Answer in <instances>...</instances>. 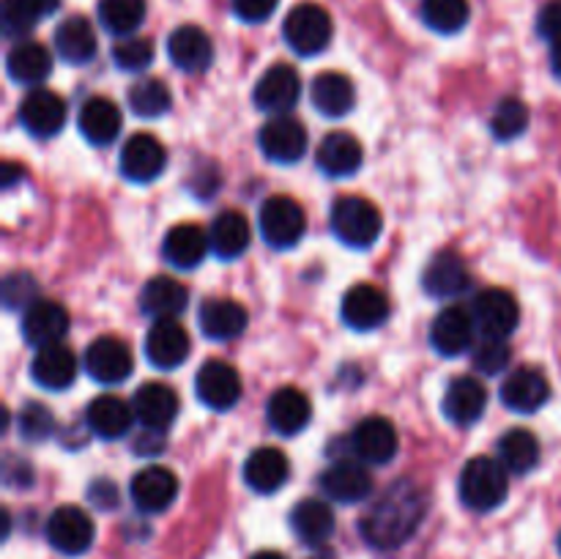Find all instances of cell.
<instances>
[{
	"mask_svg": "<svg viewBox=\"0 0 561 559\" xmlns=\"http://www.w3.org/2000/svg\"><path fill=\"white\" fill-rule=\"evenodd\" d=\"M537 33L548 42L561 38V0H551L548 5H542L540 16H537Z\"/></svg>",
	"mask_w": 561,
	"mask_h": 559,
	"instance_id": "cell-51",
	"label": "cell"
},
{
	"mask_svg": "<svg viewBox=\"0 0 561 559\" xmlns=\"http://www.w3.org/2000/svg\"><path fill=\"white\" fill-rule=\"evenodd\" d=\"M208 250H211V239H208L206 230L201 225H175V228L168 230L162 244V255L170 266L175 269H197L203 261H206Z\"/></svg>",
	"mask_w": 561,
	"mask_h": 559,
	"instance_id": "cell-27",
	"label": "cell"
},
{
	"mask_svg": "<svg viewBox=\"0 0 561 559\" xmlns=\"http://www.w3.org/2000/svg\"><path fill=\"white\" fill-rule=\"evenodd\" d=\"M126 99H129L131 113L140 115V118H159V115H164L173 107V93H170V88L162 80H153V77L135 82L129 88V93H126Z\"/></svg>",
	"mask_w": 561,
	"mask_h": 559,
	"instance_id": "cell-43",
	"label": "cell"
},
{
	"mask_svg": "<svg viewBox=\"0 0 561 559\" xmlns=\"http://www.w3.org/2000/svg\"><path fill=\"white\" fill-rule=\"evenodd\" d=\"M488 406V389L474 376H458L449 381L447 392H444L442 409L449 422L455 425H474Z\"/></svg>",
	"mask_w": 561,
	"mask_h": 559,
	"instance_id": "cell-28",
	"label": "cell"
},
{
	"mask_svg": "<svg viewBox=\"0 0 561 559\" xmlns=\"http://www.w3.org/2000/svg\"><path fill=\"white\" fill-rule=\"evenodd\" d=\"M250 559H285V557L279 551H257V554H252Z\"/></svg>",
	"mask_w": 561,
	"mask_h": 559,
	"instance_id": "cell-58",
	"label": "cell"
},
{
	"mask_svg": "<svg viewBox=\"0 0 561 559\" xmlns=\"http://www.w3.org/2000/svg\"><path fill=\"white\" fill-rule=\"evenodd\" d=\"M230 3H233V11L239 20L257 25V22H266L277 11L279 0H230Z\"/></svg>",
	"mask_w": 561,
	"mask_h": 559,
	"instance_id": "cell-50",
	"label": "cell"
},
{
	"mask_svg": "<svg viewBox=\"0 0 561 559\" xmlns=\"http://www.w3.org/2000/svg\"><path fill=\"white\" fill-rule=\"evenodd\" d=\"M142 20H146V0H99V22L113 36H131Z\"/></svg>",
	"mask_w": 561,
	"mask_h": 559,
	"instance_id": "cell-41",
	"label": "cell"
},
{
	"mask_svg": "<svg viewBox=\"0 0 561 559\" xmlns=\"http://www.w3.org/2000/svg\"><path fill=\"white\" fill-rule=\"evenodd\" d=\"M131 502L140 513L157 515L164 513L179 497V477L168 466H146L131 477Z\"/></svg>",
	"mask_w": 561,
	"mask_h": 559,
	"instance_id": "cell-15",
	"label": "cell"
},
{
	"mask_svg": "<svg viewBox=\"0 0 561 559\" xmlns=\"http://www.w3.org/2000/svg\"><path fill=\"white\" fill-rule=\"evenodd\" d=\"M5 71L20 85H38L53 71V55L38 42H16L5 55Z\"/></svg>",
	"mask_w": 561,
	"mask_h": 559,
	"instance_id": "cell-37",
	"label": "cell"
},
{
	"mask_svg": "<svg viewBox=\"0 0 561 559\" xmlns=\"http://www.w3.org/2000/svg\"><path fill=\"white\" fill-rule=\"evenodd\" d=\"M499 460L507 466L513 475H529L540 464V438L526 427H513L504 433L496 444Z\"/></svg>",
	"mask_w": 561,
	"mask_h": 559,
	"instance_id": "cell-40",
	"label": "cell"
},
{
	"mask_svg": "<svg viewBox=\"0 0 561 559\" xmlns=\"http://www.w3.org/2000/svg\"><path fill=\"white\" fill-rule=\"evenodd\" d=\"M340 316L356 332H370V329H378L389 318V299L376 285L359 283L345 290Z\"/></svg>",
	"mask_w": 561,
	"mask_h": 559,
	"instance_id": "cell-17",
	"label": "cell"
},
{
	"mask_svg": "<svg viewBox=\"0 0 561 559\" xmlns=\"http://www.w3.org/2000/svg\"><path fill=\"white\" fill-rule=\"evenodd\" d=\"M334 510L323 499H301L290 510V529L305 546H323L334 535Z\"/></svg>",
	"mask_w": 561,
	"mask_h": 559,
	"instance_id": "cell-34",
	"label": "cell"
},
{
	"mask_svg": "<svg viewBox=\"0 0 561 559\" xmlns=\"http://www.w3.org/2000/svg\"><path fill=\"white\" fill-rule=\"evenodd\" d=\"M118 164L126 181H131V184H151L168 168V151H164V146L157 137L135 135L121 148Z\"/></svg>",
	"mask_w": 561,
	"mask_h": 559,
	"instance_id": "cell-13",
	"label": "cell"
},
{
	"mask_svg": "<svg viewBox=\"0 0 561 559\" xmlns=\"http://www.w3.org/2000/svg\"><path fill=\"white\" fill-rule=\"evenodd\" d=\"M526 129H529V107L515 96L502 99V102L496 104V110H493V118H491L493 137L507 142L524 135Z\"/></svg>",
	"mask_w": 561,
	"mask_h": 559,
	"instance_id": "cell-44",
	"label": "cell"
},
{
	"mask_svg": "<svg viewBox=\"0 0 561 559\" xmlns=\"http://www.w3.org/2000/svg\"><path fill=\"white\" fill-rule=\"evenodd\" d=\"M190 332L175 318H157L146 334V356L159 370H175L190 360Z\"/></svg>",
	"mask_w": 561,
	"mask_h": 559,
	"instance_id": "cell-11",
	"label": "cell"
},
{
	"mask_svg": "<svg viewBox=\"0 0 561 559\" xmlns=\"http://www.w3.org/2000/svg\"><path fill=\"white\" fill-rule=\"evenodd\" d=\"M318 486H321L323 497L332 499V502L359 504L373 493V477L356 460H337L327 471H321Z\"/></svg>",
	"mask_w": 561,
	"mask_h": 559,
	"instance_id": "cell-18",
	"label": "cell"
},
{
	"mask_svg": "<svg viewBox=\"0 0 561 559\" xmlns=\"http://www.w3.org/2000/svg\"><path fill=\"white\" fill-rule=\"evenodd\" d=\"M0 20H3V33L9 38H22L36 27L38 20H33L25 9H22L16 0H3V11H0Z\"/></svg>",
	"mask_w": 561,
	"mask_h": 559,
	"instance_id": "cell-49",
	"label": "cell"
},
{
	"mask_svg": "<svg viewBox=\"0 0 561 559\" xmlns=\"http://www.w3.org/2000/svg\"><path fill=\"white\" fill-rule=\"evenodd\" d=\"M329 225H332V233L343 241L345 247H354V250H367L378 241L383 230V217L378 212L376 203H370L367 197L359 195H345L337 197L329 214Z\"/></svg>",
	"mask_w": 561,
	"mask_h": 559,
	"instance_id": "cell-3",
	"label": "cell"
},
{
	"mask_svg": "<svg viewBox=\"0 0 561 559\" xmlns=\"http://www.w3.org/2000/svg\"><path fill=\"white\" fill-rule=\"evenodd\" d=\"M96 33L93 25L82 14L66 16L58 27H55V49L60 58L71 66H82L93 60L96 55Z\"/></svg>",
	"mask_w": 561,
	"mask_h": 559,
	"instance_id": "cell-38",
	"label": "cell"
},
{
	"mask_svg": "<svg viewBox=\"0 0 561 559\" xmlns=\"http://www.w3.org/2000/svg\"><path fill=\"white\" fill-rule=\"evenodd\" d=\"M299 96L301 80L294 66L288 64L268 66L261 75V80L255 82V91H252L255 107L272 115H288L296 107V102H299Z\"/></svg>",
	"mask_w": 561,
	"mask_h": 559,
	"instance_id": "cell-7",
	"label": "cell"
},
{
	"mask_svg": "<svg viewBox=\"0 0 561 559\" xmlns=\"http://www.w3.org/2000/svg\"><path fill=\"white\" fill-rule=\"evenodd\" d=\"M400 438L387 417H365L351 433V449L359 460L373 466L389 464L398 455Z\"/></svg>",
	"mask_w": 561,
	"mask_h": 559,
	"instance_id": "cell-16",
	"label": "cell"
},
{
	"mask_svg": "<svg viewBox=\"0 0 561 559\" xmlns=\"http://www.w3.org/2000/svg\"><path fill=\"white\" fill-rule=\"evenodd\" d=\"M307 559H337V554L329 551V548H318V551L310 554V557H307Z\"/></svg>",
	"mask_w": 561,
	"mask_h": 559,
	"instance_id": "cell-57",
	"label": "cell"
},
{
	"mask_svg": "<svg viewBox=\"0 0 561 559\" xmlns=\"http://www.w3.org/2000/svg\"><path fill=\"white\" fill-rule=\"evenodd\" d=\"M266 420L279 436H296L305 431L312 420V406L301 389L296 387H279L272 392L266 403Z\"/></svg>",
	"mask_w": 561,
	"mask_h": 559,
	"instance_id": "cell-26",
	"label": "cell"
},
{
	"mask_svg": "<svg viewBox=\"0 0 561 559\" xmlns=\"http://www.w3.org/2000/svg\"><path fill=\"white\" fill-rule=\"evenodd\" d=\"M36 299L38 285L27 272H14L3 280V301L9 310H27Z\"/></svg>",
	"mask_w": 561,
	"mask_h": 559,
	"instance_id": "cell-48",
	"label": "cell"
},
{
	"mask_svg": "<svg viewBox=\"0 0 561 559\" xmlns=\"http://www.w3.org/2000/svg\"><path fill=\"white\" fill-rule=\"evenodd\" d=\"M474 321L485 338H504L518 329L520 307L515 296L504 288H485L474 299Z\"/></svg>",
	"mask_w": 561,
	"mask_h": 559,
	"instance_id": "cell-14",
	"label": "cell"
},
{
	"mask_svg": "<svg viewBox=\"0 0 561 559\" xmlns=\"http://www.w3.org/2000/svg\"><path fill=\"white\" fill-rule=\"evenodd\" d=\"M113 60L121 71H142L153 64V44L140 36H124L115 42Z\"/></svg>",
	"mask_w": 561,
	"mask_h": 559,
	"instance_id": "cell-46",
	"label": "cell"
},
{
	"mask_svg": "<svg viewBox=\"0 0 561 559\" xmlns=\"http://www.w3.org/2000/svg\"><path fill=\"white\" fill-rule=\"evenodd\" d=\"M22 175H25V173H22L20 164H11V162L5 164V168H3V186H5V190H9V186L14 184V181H20Z\"/></svg>",
	"mask_w": 561,
	"mask_h": 559,
	"instance_id": "cell-55",
	"label": "cell"
},
{
	"mask_svg": "<svg viewBox=\"0 0 561 559\" xmlns=\"http://www.w3.org/2000/svg\"><path fill=\"white\" fill-rule=\"evenodd\" d=\"M170 64L186 75L206 71L214 60V44L208 33L197 25H181L168 38Z\"/></svg>",
	"mask_w": 561,
	"mask_h": 559,
	"instance_id": "cell-25",
	"label": "cell"
},
{
	"mask_svg": "<svg viewBox=\"0 0 561 559\" xmlns=\"http://www.w3.org/2000/svg\"><path fill=\"white\" fill-rule=\"evenodd\" d=\"M44 535H47V543L58 554L80 557L93 546L96 526H93L91 515L85 510L77 507V504H64V507L53 510V515L44 524Z\"/></svg>",
	"mask_w": 561,
	"mask_h": 559,
	"instance_id": "cell-6",
	"label": "cell"
},
{
	"mask_svg": "<svg viewBox=\"0 0 561 559\" xmlns=\"http://www.w3.org/2000/svg\"><path fill=\"white\" fill-rule=\"evenodd\" d=\"M33 20H42V16H49L58 11L60 0H16Z\"/></svg>",
	"mask_w": 561,
	"mask_h": 559,
	"instance_id": "cell-54",
	"label": "cell"
},
{
	"mask_svg": "<svg viewBox=\"0 0 561 559\" xmlns=\"http://www.w3.org/2000/svg\"><path fill=\"white\" fill-rule=\"evenodd\" d=\"M31 378L42 389L49 392H60V389L71 387L77 378V356L64 343L47 345L38 349L31 362Z\"/></svg>",
	"mask_w": 561,
	"mask_h": 559,
	"instance_id": "cell-30",
	"label": "cell"
},
{
	"mask_svg": "<svg viewBox=\"0 0 561 559\" xmlns=\"http://www.w3.org/2000/svg\"><path fill=\"white\" fill-rule=\"evenodd\" d=\"M474 334H477V321L474 312L466 310L460 305L444 307L436 316L431 327V345L442 356H460L466 351L474 349Z\"/></svg>",
	"mask_w": 561,
	"mask_h": 559,
	"instance_id": "cell-12",
	"label": "cell"
},
{
	"mask_svg": "<svg viewBox=\"0 0 561 559\" xmlns=\"http://www.w3.org/2000/svg\"><path fill=\"white\" fill-rule=\"evenodd\" d=\"M283 36L288 47L301 58L321 55L334 36L332 16L318 3H299L288 11L283 25Z\"/></svg>",
	"mask_w": 561,
	"mask_h": 559,
	"instance_id": "cell-4",
	"label": "cell"
},
{
	"mask_svg": "<svg viewBox=\"0 0 561 559\" xmlns=\"http://www.w3.org/2000/svg\"><path fill=\"white\" fill-rule=\"evenodd\" d=\"M469 285V266H466L463 258L453 250H444L438 252V255H433L431 263L425 266V274H422V288H425V294H431L433 299H455V296L463 294Z\"/></svg>",
	"mask_w": 561,
	"mask_h": 559,
	"instance_id": "cell-23",
	"label": "cell"
},
{
	"mask_svg": "<svg viewBox=\"0 0 561 559\" xmlns=\"http://www.w3.org/2000/svg\"><path fill=\"white\" fill-rule=\"evenodd\" d=\"M197 321L208 340L225 343V340H236L244 334L250 316L236 299H206L197 312Z\"/></svg>",
	"mask_w": 561,
	"mask_h": 559,
	"instance_id": "cell-32",
	"label": "cell"
},
{
	"mask_svg": "<svg viewBox=\"0 0 561 559\" xmlns=\"http://www.w3.org/2000/svg\"><path fill=\"white\" fill-rule=\"evenodd\" d=\"M559 554H561V535H559Z\"/></svg>",
	"mask_w": 561,
	"mask_h": 559,
	"instance_id": "cell-59",
	"label": "cell"
},
{
	"mask_svg": "<svg viewBox=\"0 0 561 559\" xmlns=\"http://www.w3.org/2000/svg\"><path fill=\"white\" fill-rule=\"evenodd\" d=\"M88 499H91L96 507L110 510L118 504V488H115L110 480H96L91 488H88Z\"/></svg>",
	"mask_w": 561,
	"mask_h": 559,
	"instance_id": "cell-52",
	"label": "cell"
},
{
	"mask_svg": "<svg viewBox=\"0 0 561 559\" xmlns=\"http://www.w3.org/2000/svg\"><path fill=\"white\" fill-rule=\"evenodd\" d=\"M513 360V351H510L507 340L504 338H485L480 345L471 349V362H474V370L485 373V376H496Z\"/></svg>",
	"mask_w": 561,
	"mask_h": 559,
	"instance_id": "cell-47",
	"label": "cell"
},
{
	"mask_svg": "<svg viewBox=\"0 0 561 559\" xmlns=\"http://www.w3.org/2000/svg\"><path fill=\"white\" fill-rule=\"evenodd\" d=\"M77 126H80V135L91 146H110L118 137L121 126H124V115H121L118 104L113 99L93 96L82 104L80 115H77Z\"/></svg>",
	"mask_w": 561,
	"mask_h": 559,
	"instance_id": "cell-31",
	"label": "cell"
},
{
	"mask_svg": "<svg viewBox=\"0 0 561 559\" xmlns=\"http://www.w3.org/2000/svg\"><path fill=\"white\" fill-rule=\"evenodd\" d=\"M66 102L55 91L33 88L20 104V121L33 137H53L66 126Z\"/></svg>",
	"mask_w": 561,
	"mask_h": 559,
	"instance_id": "cell-21",
	"label": "cell"
},
{
	"mask_svg": "<svg viewBox=\"0 0 561 559\" xmlns=\"http://www.w3.org/2000/svg\"><path fill=\"white\" fill-rule=\"evenodd\" d=\"M131 420H135V411L118 395H99L85 409V427L104 442L124 438L129 433Z\"/></svg>",
	"mask_w": 561,
	"mask_h": 559,
	"instance_id": "cell-29",
	"label": "cell"
},
{
	"mask_svg": "<svg viewBox=\"0 0 561 559\" xmlns=\"http://www.w3.org/2000/svg\"><path fill=\"white\" fill-rule=\"evenodd\" d=\"M131 411H135V420L142 427L164 433L179 417V395L168 384L148 381L131 398Z\"/></svg>",
	"mask_w": 561,
	"mask_h": 559,
	"instance_id": "cell-22",
	"label": "cell"
},
{
	"mask_svg": "<svg viewBox=\"0 0 561 559\" xmlns=\"http://www.w3.org/2000/svg\"><path fill=\"white\" fill-rule=\"evenodd\" d=\"M551 398V384L537 367H515L502 384V403L515 414H535Z\"/></svg>",
	"mask_w": 561,
	"mask_h": 559,
	"instance_id": "cell-19",
	"label": "cell"
},
{
	"mask_svg": "<svg viewBox=\"0 0 561 559\" xmlns=\"http://www.w3.org/2000/svg\"><path fill=\"white\" fill-rule=\"evenodd\" d=\"M510 471L507 466L491 455H477L460 471V502L477 513H491L502 507L510 493Z\"/></svg>",
	"mask_w": 561,
	"mask_h": 559,
	"instance_id": "cell-2",
	"label": "cell"
},
{
	"mask_svg": "<svg viewBox=\"0 0 561 559\" xmlns=\"http://www.w3.org/2000/svg\"><path fill=\"white\" fill-rule=\"evenodd\" d=\"M310 99L316 110L329 118H343L354 110L356 104V88L351 77L340 75V71H323L312 80Z\"/></svg>",
	"mask_w": 561,
	"mask_h": 559,
	"instance_id": "cell-36",
	"label": "cell"
},
{
	"mask_svg": "<svg viewBox=\"0 0 561 559\" xmlns=\"http://www.w3.org/2000/svg\"><path fill=\"white\" fill-rule=\"evenodd\" d=\"M69 332V312L53 299H36L27 310H22V338L27 345L47 349L64 340Z\"/></svg>",
	"mask_w": 561,
	"mask_h": 559,
	"instance_id": "cell-20",
	"label": "cell"
},
{
	"mask_svg": "<svg viewBox=\"0 0 561 559\" xmlns=\"http://www.w3.org/2000/svg\"><path fill=\"white\" fill-rule=\"evenodd\" d=\"M186 305H190V290H186V285L179 283L175 277H168V274L151 277L140 290L142 312L151 316L153 321L157 318H175L179 312L186 310Z\"/></svg>",
	"mask_w": 561,
	"mask_h": 559,
	"instance_id": "cell-35",
	"label": "cell"
},
{
	"mask_svg": "<svg viewBox=\"0 0 561 559\" xmlns=\"http://www.w3.org/2000/svg\"><path fill=\"white\" fill-rule=\"evenodd\" d=\"M316 162L332 179H345V175H354L362 168L365 151H362V142L354 135H348V132H332L318 146Z\"/></svg>",
	"mask_w": 561,
	"mask_h": 559,
	"instance_id": "cell-33",
	"label": "cell"
},
{
	"mask_svg": "<svg viewBox=\"0 0 561 559\" xmlns=\"http://www.w3.org/2000/svg\"><path fill=\"white\" fill-rule=\"evenodd\" d=\"M290 464L285 458L283 449L277 447H257L247 455L244 469H241V477H244L247 488L255 493H277L279 488L288 482Z\"/></svg>",
	"mask_w": 561,
	"mask_h": 559,
	"instance_id": "cell-24",
	"label": "cell"
},
{
	"mask_svg": "<svg viewBox=\"0 0 561 559\" xmlns=\"http://www.w3.org/2000/svg\"><path fill=\"white\" fill-rule=\"evenodd\" d=\"M85 370L93 381L104 384V387H115L124 384L135 370V360L124 340L118 338H96L85 349Z\"/></svg>",
	"mask_w": 561,
	"mask_h": 559,
	"instance_id": "cell-8",
	"label": "cell"
},
{
	"mask_svg": "<svg viewBox=\"0 0 561 559\" xmlns=\"http://www.w3.org/2000/svg\"><path fill=\"white\" fill-rule=\"evenodd\" d=\"M195 395L206 409L230 411L241 400V376L222 360H208L195 376Z\"/></svg>",
	"mask_w": 561,
	"mask_h": 559,
	"instance_id": "cell-9",
	"label": "cell"
},
{
	"mask_svg": "<svg viewBox=\"0 0 561 559\" xmlns=\"http://www.w3.org/2000/svg\"><path fill=\"white\" fill-rule=\"evenodd\" d=\"M131 447H135V453L142 455V458H148V455H159L164 449V433L148 431L146 427V431L135 438V444H131Z\"/></svg>",
	"mask_w": 561,
	"mask_h": 559,
	"instance_id": "cell-53",
	"label": "cell"
},
{
	"mask_svg": "<svg viewBox=\"0 0 561 559\" xmlns=\"http://www.w3.org/2000/svg\"><path fill=\"white\" fill-rule=\"evenodd\" d=\"M257 146H261L263 157L274 164H294L305 157L307 151V132L290 115H274L266 121L257 135Z\"/></svg>",
	"mask_w": 561,
	"mask_h": 559,
	"instance_id": "cell-10",
	"label": "cell"
},
{
	"mask_svg": "<svg viewBox=\"0 0 561 559\" xmlns=\"http://www.w3.org/2000/svg\"><path fill=\"white\" fill-rule=\"evenodd\" d=\"M551 69H553V75L561 80V38L551 42Z\"/></svg>",
	"mask_w": 561,
	"mask_h": 559,
	"instance_id": "cell-56",
	"label": "cell"
},
{
	"mask_svg": "<svg viewBox=\"0 0 561 559\" xmlns=\"http://www.w3.org/2000/svg\"><path fill=\"white\" fill-rule=\"evenodd\" d=\"M427 507H431L427 488L403 477V480L387 486V491L362 515V537H365L367 546L378 548V551L400 548L420 529V524L427 515Z\"/></svg>",
	"mask_w": 561,
	"mask_h": 559,
	"instance_id": "cell-1",
	"label": "cell"
},
{
	"mask_svg": "<svg viewBox=\"0 0 561 559\" xmlns=\"http://www.w3.org/2000/svg\"><path fill=\"white\" fill-rule=\"evenodd\" d=\"M208 239H211V250L222 261H233V258H241V252H247V247H250V223H247L241 212L228 208V212H222L214 219Z\"/></svg>",
	"mask_w": 561,
	"mask_h": 559,
	"instance_id": "cell-39",
	"label": "cell"
},
{
	"mask_svg": "<svg viewBox=\"0 0 561 559\" xmlns=\"http://www.w3.org/2000/svg\"><path fill=\"white\" fill-rule=\"evenodd\" d=\"M16 425H20V436L25 438V442L38 444V442H44V438H49L55 433V417H53V411H49L44 403L27 400V403L22 406Z\"/></svg>",
	"mask_w": 561,
	"mask_h": 559,
	"instance_id": "cell-45",
	"label": "cell"
},
{
	"mask_svg": "<svg viewBox=\"0 0 561 559\" xmlns=\"http://www.w3.org/2000/svg\"><path fill=\"white\" fill-rule=\"evenodd\" d=\"M469 16V0H422V22L444 36L463 31Z\"/></svg>",
	"mask_w": 561,
	"mask_h": 559,
	"instance_id": "cell-42",
	"label": "cell"
},
{
	"mask_svg": "<svg viewBox=\"0 0 561 559\" xmlns=\"http://www.w3.org/2000/svg\"><path fill=\"white\" fill-rule=\"evenodd\" d=\"M263 241L274 250H290L301 241L307 230L305 208L288 195H272L263 201L261 214H257Z\"/></svg>",
	"mask_w": 561,
	"mask_h": 559,
	"instance_id": "cell-5",
	"label": "cell"
}]
</instances>
